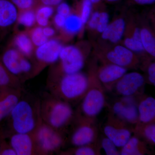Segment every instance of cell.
<instances>
[{
	"label": "cell",
	"mask_w": 155,
	"mask_h": 155,
	"mask_svg": "<svg viewBox=\"0 0 155 155\" xmlns=\"http://www.w3.org/2000/svg\"><path fill=\"white\" fill-rule=\"evenodd\" d=\"M5 120L8 122V128L1 129L4 137L13 133H33L42 121L40 98L25 94L21 98Z\"/></svg>",
	"instance_id": "6da1fadb"
},
{
	"label": "cell",
	"mask_w": 155,
	"mask_h": 155,
	"mask_svg": "<svg viewBox=\"0 0 155 155\" xmlns=\"http://www.w3.org/2000/svg\"><path fill=\"white\" fill-rule=\"evenodd\" d=\"M88 84V75L79 72L51 76L48 81L47 88L51 94L72 105L80 102Z\"/></svg>",
	"instance_id": "7a4b0ae2"
},
{
	"label": "cell",
	"mask_w": 155,
	"mask_h": 155,
	"mask_svg": "<svg viewBox=\"0 0 155 155\" xmlns=\"http://www.w3.org/2000/svg\"><path fill=\"white\" fill-rule=\"evenodd\" d=\"M40 102L43 122L67 134L75 117L72 105L47 92L43 94Z\"/></svg>",
	"instance_id": "3957f363"
},
{
	"label": "cell",
	"mask_w": 155,
	"mask_h": 155,
	"mask_svg": "<svg viewBox=\"0 0 155 155\" xmlns=\"http://www.w3.org/2000/svg\"><path fill=\"white\" fill-rule=\"evenodd\" d=\"M96 71H91L88 74V88L75 112L78 116L93 120H95L106 105L105 90L97 77Z\"/></svg>",
	"instance_id": "277c9868"
},
{
	"label": "cell",
	"mask_w": 155,
	"mask_h": 155,
	"mask_svg": "<svg viewBox=\"0 0 155 155\" xmlns=\"http://www.w3.org/2000/svg\"><path fill=\"white\" fill-rule=\"evenodd\" d=\"M32 134L38 155L58 153L67 142V134L50 127L43 121Z\"/></svg>",
	"instance_id": "5b68a950"
},
{
	"label": "cell",
	"mask_w": 155,
	"mask_h": 155,
	"mask_svg": "<svg viewBox=\"0 0 155 155\" xmlns=\"http://www.w3.org/2000/svg\"><path fill=\"white\" fill-rule=\"evenodd\" d=\"M71 126L72 130L67 137V141L73 147L92 144L99 140L95 120L84 118L75 114Z\"/></svg>",
	"instance_id": "8992f818"
},
{
	"label": "cell",
	"mask_w": 155,
	"mask_h": 155,
	"mask_svg": "<svg viewBox=\"0 0 155 155\" xmlns=\"http://www.w3.org/2000/svg\"><path fill=\"white\" fill-rule=\"evenodd\" d=\"M0 60L11 75L19 80V77L22 75H29L30 77H34V67L32 63L18 50L14 48L6 50Z\"/></svg>",
	"instance_id": "52a82bcc"
},
{
	"label": "cell",
	"mask_w": 155,
	"mask_h": 155,
	"mask_svg": "<svg viewBox=\"0 0 155 155\" xmlns=\"http://www.w3.org/2000/svg\"><path fill=\"white\" fill-rule=\"evenodd\" d=\"M61 61L58 71L51 76L70 74L81 72L85 63L83 53L75 46H63L60 53Z\"/></svg>",
	"instance_id": "ba28073f"
},
{
	"label": "cell",
	"mask_w": 155,
	"mask_h": 155,
	"mask_svg": "<svg viewBox=\"0 0 155 155\" xmlns=\"http://www.w3.org/2000/svg\"><path fill=\"white\" fill-rule=\"evenodd\" d=\"M145 84L143 75L138 72L126 73L114 84L110 91L120 97L142 95Z\"/></svg>",
	"instance_id": "9c48e42d"
},
{
	"label": "cell",
	"mask_w": 155,
	"mask_h": 155,
	"mask_svg": "<svg viewBox=\"0 0 155 155\" xmlns=\"http://www.w3.org/2000/svg\"><path fill=\"white\" fill-rule=\"evenodd\" d=\"M103 132L117 147L121 148L132 136L133 129L110 113L103 127Z\"/></svg>",
	"instance_id": "30bf717a"
},
{
	"label": "cell",
	"mask_w": 155,
	"mask_h": 155,
	"mask_svg": "<svg viewBox=\"0 0 155 155\" xmlns=\"http://www.w3.org/2000/svg\"><path fill=\"white\" fill-rule=\"evenodd\" d=\"M138 97H121L110 107V113L127 125L135 127L138 121Z\"/></svg>",
	"instance_id": "8fae6325"
},
{
	"label": "cell",
	"mask_w": 155,
	"mask_h": 155,
	"mask_svg": "<svg viewBox=\"0 0 155 155\" xmlns=\"http://www.w3.org/2000/svg\"><path fill=\"white\" fill-rule=\"evenodd\" d=\"M63 47L60 41L55 39H48L43 44L37 47L35 56L38 64L35 68L34 76L47 65L58 61Z\"/></svg>",
	"instance_id": "7c38bea8"
},
{
	"label": "cell",
	"mask_w": 155,
	"mask_h": 155,
	"mask_svg": "<svg viewBox=\"0 0 155 155\" xmlns=\"http://www.w3.org/2000/svg\"><path fill=\"white\" fill-rule=\"evenodd\" d=\"M103 60L105 64H114L126 69L136 67L139 63L134 53L125 46L120 45L108 51Z\"/></svg>",
	"instance_id": "4fadbf2b"
},
{
	"label": "cell",
	"mask_w": 155,
	"mask_h": 155,
	"mask_svg": "<svg viewBox=\"0 0 155 155\" xmlns=\"http://www.w3.org/2000/svg\"><path fill=\"white\" fill-rule=\"evenodd\" d=\"M17 155H38L32 134L13 133L5 137Z\"/></svg>",
	"instance_id": "5bb4252c"
},
{
	"label": "cell",
	"mask_w": 155,
	"mask_h": 155,
	"mask_svg": "<svg viewBox=\"0 0 155 155\" xmlns=\"http://www.w3.org/2000/svg\"><path fill=\"white\" fill-rule=\"evenodd\" d=\"M23 88L0 87V126L19 101Z\"/></svg>",
	"instance_id": "9a60e30c"
},
{
	"label": "cell",
	"mask_w": 155,
	"mask_h": 155,
	"mask_svg": "<svg viewBox=\"0 0 155 155\" xmlns=\"http://www.w3.org/2000/svg\"><path fill=\"white\" fill-rule=\"evenodd\" d=\"M127 72L125 67L112 64H104L96 71L97 77L105 90L110 91L114 84Z\"/></svg>",
	"instance_id": "2e32d148"
},
{
	"label": "cell",
	"mask_w": 155,
	"mask_h": 155,
	"mask_svg": "<svg viewBox=\"0 0 155 155\" xmlns=\"http://www.w3.org/2000/svg\"><path fill=\"white\" fill-rule=\"evenodd\" d=\"M137 109L138 121L135 127L155 122V99L150 96L140 97Z\"/></svg>",
	"instance_id": "e0dca14e"
},
{
	"label": "cell",
	"mask_w": 155,
	"mask_h": 155,
	"mask_svg": "<svg viewBox=\"0 0 155 155\" xmlns=\"http://www.w3.org/2000/svg\"><path fill=\"white\" fill-rule=\"evenodd\" d=\"M18 11L11 0H0V29L8 28L17 21Z\"/></svg>",
	"instance_id": "ac0fdd59"
},
{
	"label": "cell",
	"mask_w": 155,
	"mask_h": 155,
	"mask_svg": "<svg viewBox=\"0 0 155 155\" xmlns=\"http://www.w3.org/2000/svg\"><path fill=\"white\" fill-rule=\"evenodd\" d=\"M126 28V23L123 18H118L109 23L101 33L102 38L112 43L116 44L122 40Z\"/></svg>",
	"instance_id": "d6986e66"
},
{
	"label": "cell",
	"mask_w": 155,
	"mask_h": 155,
	"mask_svg": "<svg viewBox=\"0 0 155 155\" xmlns=\"http://www.w3.org/2000/svg\"><path fill=\"white\" fill-rule=\"evenodd\" d=\"M147 143L137 135L132 136L119 151L120 155H143L149 153Z\"/></svg>",
	"instance_id": "ffe728a7"
},
{
	"label": "cell",
	"mask_w": 155,
	"mask_h": 155,
	"mask_svg": "<svg viewBox=\"0 0 155 155\" xmlns=\"http://www.w3.org/2000/svg\"><path fill=\"white\" fill-rule=\"evenodd\" d=\"M101 148L99 140V141L92 144L74 147L65 150H61L58 153L61 155H101Z\"/></svg>",
	"instance_id": "44dd1931"
},
{
	"label": "cell",
	"mask_w": 155,
	"mask_h": 155,
	"mask_svg": "<svg viewBox=\"0 0 155 155\" xmlns=\"http://www.w3.org/2000/svg\"><path fill=\"white\" fill-rule=\"evenodd\" d=\"M0 87L23 88L22 83L17 78L11 75L4 67L0 60Z\"/></svg>",
	"instance_id": "7402d4cb"
},
{
	"label": "cell",
	"mask_w": 155,
	"mask_h": 155,
	"mask_svg": "<svg viewBox=\"0 0 155 155\" xmlns=\"http://www.w3.org/2000/svg\"><path fill=\"white\" fill-rule=\"evenodd\" d=\"M133 133L140 138H142V140L145 142L147 144L155 145V123L134 127Z\"/></svg>",
	"instance_id": "603a6c76"
},
{
	"label": "cell",
	"mask_w": 155,
	"mask_h": 155,
	"mask_svg": "<svg viewBox=\"0 0 155 155\" xmlns=\"http://www.w3.org/2000/svg\"><path fill=\"white\" fill-rule=\"evenodd\" d=\"M14 44L17 50L26 57H30L33 51L34 45L29 36L24 33H19L15 37Z\"/></svg>",
	"instance_id": "cb8c5ba5"
},
{
	"label": "cell",
	"mask_w": 155,
	"mask_h": 155,
	"mask_svg": "<svg viewBox=\"0 0 155 155\" xmlns=\"http://www.w3.org/2000/svg\"><path fill=\"white\" fill-rule=\"evenodd\" d=\"M84 24L77 14H70L66 17L63 29L68 34L74 35L80 32Z\"/></svg>",
	"instance_id": "d4e9b609"
},
{
	"label": "cell",
	"mask_w": 155,
	"mask_h": 155,
	"mask_svg": "<svg viewBox=\"0 0 155 155\" xmlns=\"http://www.w3.org/2000/svg\"><path fill=\"white\" fill-rule=\"evenodd\" d=\"M124 44L125 47L134 53H140L144 51L140 39V28H136L132 35L125 39Z\"/></svg>",
	"instance_id": "484cf974"
},
{
	"label": "cell",
	"mask_w": 155,
	"mask_h": 155,
	"mask_svg": "<svg viewBox=\"0 0 155 155\" xmlns=\"http://www.w3.org/2000/svg\"><path fill=\"white\" fill-rule=\"evenodd\" d=\"M140 39L144 51L155 57V39L150 31L147 28L140 29Z\"/></svg>",
	"instance_id": "4316f807"
},
{
	"label": "cell",
	"mask_w": 155,
	"mask_h": 155,
	"mask_svg": "<svg viewBox=\"0 0 155 155\" xmlns=\"http://www.w3.org/2000/svg\"><path fill=\"white\" fill-rule=\"evenodd\" d=\"M35 12L36 22L41 27H45L48 25L50 18L54 14V7L41 5Z\"/></svg>",
	"instance_id": "83f0119b"
},
{
	"label": "cell",
	"mask_w": 155,
	"mask_h": 155,
	"mask_svg": "<svg viewBox=\"0 0 155 155\" xmlns=\"http://www.w3.org/2000/svg\"><path fill=\"white\" fill-rule=\"evenodd\" d=\"M17 21L20 25L30 28L36 22L35 12L32 9L21 11L18 14Z\"/></svg>",
	"instance_id": "f1b7e54d"
},
{
	"label": "cell",
	"mask_w": 155,
	"mask_h": 155,
	"mask_svg": "<svg viewBox=\"0 0 155 155\" xmlns=\"http://www.w3.org/2000/svg\"><path fill=\"white\" fill-rule=\"evenodd\" d=\"M29 37L34 46H40L47 41L48 38L45 36L43 32V27L38 26L32 29Z\"/></svg>",
	"instance_id": "f546056e"
},
{
	"label": "cell",
	"mask_w": 155,
	"mask_h": 155,
	"mask_svg": "<svg viewBox=\"0 0 155 155\" xmlns=\"http://www.w3.org/2000/svg\"><path fill=\"white\" fill-rule=\"evenodd\" d=\"M93 5L90 0H81L79 16L84 25L87 23L91 16Z\"/></svg>",
	"instance_id": "4dcf8cb0"
},
{
	"label": "cell",
	"mask_w": 155,
	"mask_h": 155,
	"mask_svg": "<svg viewBox=\"0 0 155 155\" xmlns=\"http://www.w3.org/2000/svg\"><path fill=\"white\" fill-rule=\"evenodd\" d=\"M101 147L107 155H120L119 151L113 141L107 137H103L100 140Z\"/></svg>",
	"instance_id": "1f68e13d"
},
{
	"label": "cell",
	"mask_w": 155,
	"mask_h": 155,
	"mask_svg": "<svg viewBox=\"0 0 155 155\" xmlns=\"http://www.w3.org/2000/svg\"><path fill=\"white\" fill-rule=\"evenodd\" d=\"M110 23V16L107 12H99L96 30L101 34L104 31Z\"/></svg>",
	"instance_id": "d6a6232c"
},
{
	"label": "cell",
	"mask_w": 155,
	"mask_h": 155,
	"mask_svg": "<svg viewBox=\"0 0 155 155\" xmlns=\"http://www.w3.org/2000/svg\"><path fill=\"white\" fill-rule=\"evenodd\" d=\"M18 10L23 11L32 9L35 6L37 0H11Z\"/></svg>",
	"instance_id": "836d02e7"
},
{
	"label": "cell",
	"mask_w": 155,
	"mask_h": 155,
	"mask_svg": "<svg viewBox=\"0 0 155 155\" xmlns=\"http://www.w3.org/2000/svg\"><path fill=\"white\" fill-rule=\"evenodd\" d=\"M3 135V134H2ZM0 155H17L8 141L4 136L2 137L0 145Z\"/></svg>",
	"instance_id": "e575fe53"
},
{
	"label": "cell",
	"mask_w": 155,
	"mask_h": 155,
	"mask_svg": "<svg viewBox=\"0 0 155 155\" xmlns=\"http://www.w3.org/2000/svg\"><path fill=\"white\" fill-rule=\"evenodd\" d=\"M57 14L67 17L71 14V9L68 3L62 2L57 6Z\"/></svg>",
	"instance_id": "d590c367"
},
{
	"label": "cell",
	"mask_w": 155,
	"mask_h": 155,
	"mask_svg": "<svg viewBox=\"0 0 155 155\" xmlns=\"http://www.w3.org/2000/svg\"><path fill=\"white\" fill-rule=\"evenodd\" d=\"M148 80L150 84L155 86V64H150L147 69Z\"/></svg>",
	"instance_id": "8d00e7d4"
},
{
	"label": "cell",
	"mask_w": 155,
	"mask_h": 155,
	"mask_svg": "<svg viewBox=\"0 0 155 155\" xmlns=\"http://www.w3.org/2000/svg\"><path fill=\"white\" fill-rule=\"evenodd\" d=\"M66 19V17L57 13L54 17V23L58 28H63L65 24Z\"/></svg>",
	"instance_id": "74e56055"
},
{
	"label": "cell",
	"mask_w": 155,
	"mask_h": 155,
	"mask_svg": "<svg viewBox=\"0 0 155 155\" xmlns=\"http://www.w3.org/2000/svg\"><path fill=\"white\" fill-rule=\"evenodd\" d=\"M37 3H39L41 5L56 7L60 3L63 2V0H37Z\"/></svg>",
	"instance_id": "f35d334b"
},
{
	"label": "cell",
	"mask_w": 155,
	"mask_h": 155,
	"mask_svg": "<svg viewBox=\"0 0 155 155\" xmlns=\"http://www.w3.org/2000/svg\"><path fill=\"white\" fill-rule=\"evenodd\" d=\"M43 32L45 36L49 38L54 36L56 31L52 27H50L48 25L45 27H43Z\"/></svg>",
	"instance_id": "ab89813d"
},
{
	"label": "cell",
	"mask_w": 155,
	"mask_h": 155,
	"mask_svg": "<svg viewBox=\"0 0 155 155\" xmlns=\"http://www.w3.org/2000/svg\"><path fill=\"white\" fill-rule=\"evenodd\" d=\"M136 4L139 5H151L155 2V0H133Z\"/></svg>",
	"instance_id": "60d3db41"
},
{
	"label": "cell",
	"mask_w": 155,
	"mask_h": 155,
	"mask_svg": "<svg viewBox=\"0 0 155 155\" xmlns=\"http://www.w3.org/2000/svg\"><path fill=\"white\" fill-rule=\"evenodd\" d=\"M93 4H97L101 2L102 0H90Z\"/></svg>",
	"instance_id": "b9f144b4"
},
{
	"label": "cell",
	"mask_w": 155,
	"mask_h": 155,
	"mask_svg": "<svg viewBox=\"0 0 155 155\" xmlns=\"http://www.w3.org/2000/svg\"><path fill=\"white\" fill-rule=\"evenodd\" d=\"M119 1V0H106V2L108 3H115Z\"/></svg>",
	"instance_id": "7bdbcfd3"
},
{
	"label": "cell",
	"mask_w": 155,
	"mask_h": 155,
	"mask_svg": "<svg viewBox=\"0 0 155 155\" xmlns=\"http://www.w3.org/2000/svg\"><path fill=\"white\" fill-rule=\"evenodd\" d=\"M2 134L1 131V129H0V145H1V140H2Z\"/></svg>",
	"instance_id": "ee69618b"
}]
</instances>
